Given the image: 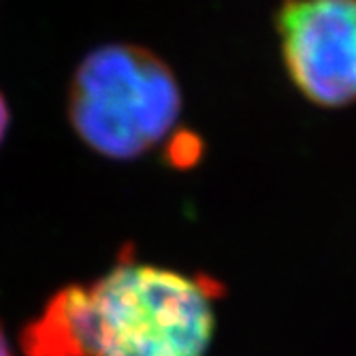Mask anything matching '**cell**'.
<instances>
[{"mask_svg":"<svg viewBox=\"0 0 356 356\" xmlns=\"http://www.w3.org/2000/svg\"><path fill=\"white\" fill-rule=\"evenodd\" d=\"M222 284L209 275L135 261L71 284L22 331L26 356H205Z\"/></svg>","mask_w":356,"mask_h":356,"instance_id":"cell-1","label":"cell"},{"mask_svg":"<svg viewBox=\"0 0 356 356\" xmlns=\"http://www.w3.org/2000/svg\"><path fill=\"white\" fill-rule=\"evenodd\" d=\"M179 111L181 92L169 64L137 45L96 47L81 60L69 88L75 135L111 160L152 152L173 133Z\"/></svg>","mask_w":356,"mask_h":356,"instance_id":"cell-2","label":"cell"},{"mask_svg":"<svg viewBox=\"0 0 356 356\" xmlns=\"http://www.w3.org/2000/svg\"><path fill=\"white\" fill-rule=\"evenodd\" d=\"M275 30L284 69L309 103H356V0H284Z\"/></svg>","mask_w":356,"mask_h":356,"instance_id":"cell-3","label":"cell"},{"mask_svg":"<svg viewBox=\"0 0 356 356\" xmlns=\"http://www.w3.org/2000/svg\"><path fill=\"white\" fill-rule=\"evenodd\" d=\"M9 122H11V111H9V105H7L5 94L0 92V143H3L5 137H7Z\"/></svg>","mask_w":356,"mask_h":356,"instance_id":"cell-4","label":"cell"},{"mask_svg":"<svg viewBox=\"0 0 356 356\" xmlns=\"http://www.w3.org/2000/svg\"><path fill=\"white\" fill-rule=\"evenodd\" d=\"M0 356H13L11 348H9V341H7V335L3 331V327H0Z\"/></svg>","mask_w":356,"mask_h":356,"instance_id":"cell-5","label":"cell"}]
</instances>
